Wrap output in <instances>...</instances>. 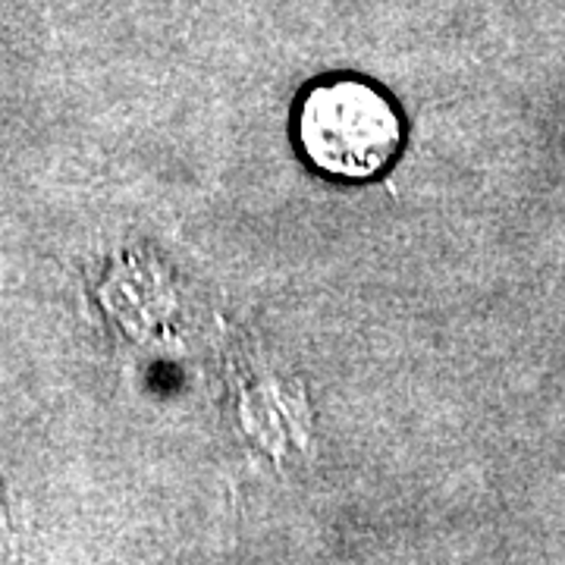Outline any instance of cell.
Wrapping results in <instances>:
<instances>
[{"mask_svg":"<svg viewBox=\"0 0 565 565\" xmlns=\"http://www.w3.org/2000/svg\"><path fill=\"white\" fill-rule=\"evenodd\" d=\"M299 141L315 167L364 180L393 161L403 129L393 104L377 88L340 79L308 92L299 110Z\"/></svg>","mask_w":565,"mask_h":565,"instance_id":"obj_1","label":"cell"}]
</instances>
